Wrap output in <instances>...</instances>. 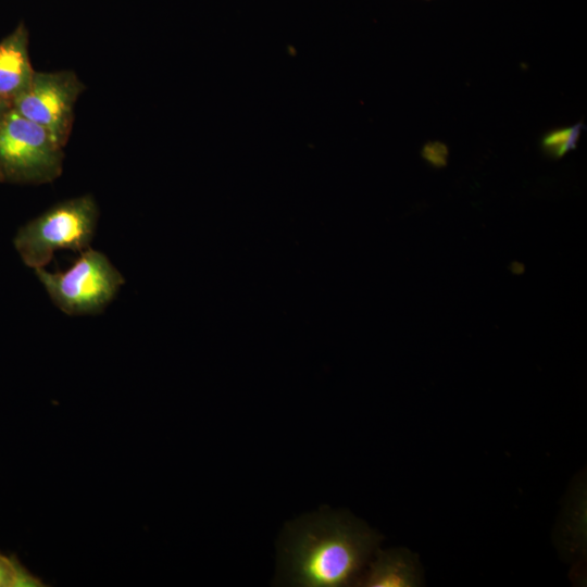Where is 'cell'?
I'll use <instances>...</instances> for the list:
<instances>
[{"instance_id": "obj_2", "label": "cell", "mask_w": 587, "mask_h": 587, "mask_svg": "<svg viewBox=\"0 0 587 587\" xmlns=\"http://www.w3.org/2000/svg\"><path fill=\"white\" fill-rule=\"evenodd\" d=\"M98 217L91 195L63 200L21 226L13 238L14 248L28 267H45L58 250L82 252L90 248Z\"/></svg>"}, {"instance_id": "obj_3", "label": "cell", "mask_w": 587, "mask_h": 587, "mask_svg": "<svg viewBox=\"0 0 587 587\" xmlns=\"http://www.w3.org/2000/svg\"><path fill=\"white\" fill-rule=\"evenodd\" d=\"M53 304L72 316L97 315L112 302L125 279L101 251L88 248L66 271L36 268Z\"/></svg>"}, {"instance_id": "obj_5", "label": "cell", "mask_w": 587, "mask_h": 587, "mask_svg": "<svg viewBox=\"0 0 587 587\" xmlns=\"http://www.w3.org/2000/svg\"><path fill=\"white\" fill-rule=\"evenodd\" d=\"M84 90L85 85L73 71L35 72L12 108L65 146L73 128L75 103Z\"/></svg>"}, {"instance_id": "obj_8", "label": "cell", "mask_w": 587, "mask_h": 587, "mask_svg": "<svg viewBox=\"0 0 587 587\" xmlns=\"http://www.w3.org/2000/svg\"><path fill=\"white\" fill-rule=\"evenodd\" d=\"M582 122L566 128L554 129L542 138L541 148L551 159H560L577 146L582 129Z\"/></svg>"}, {"instance_id": "obj_1", "label": "cell", "mask_w": 587, "mask_h": 587, "mask_svg": "<svg viewBox=\"0 0 587 587\" xmlns=\"http://www.w3.org/2000/svg\"><path fill=\"white\" fill-rule=\"evenodd\" d=\"M382 536L347 512L324 511L288 523L278 545V585H357Z\"/></svg>"}, {"instance_id": "obj_9", "label": "cell", "mask_w": 587, "mask_h": 587, "mask_svg": "<svg viewBox=\"0 0 587 587\" xmlns=\"http://www.w3.org/2000/svg\"><path fill=\"white\" fill-rule=\"evenodd\" d=\"M41 582L14 557L0 553V587H38Z\"/></svg>"}, {"instance_id": "obj_6", "label": "cell", "mask_w": 587, "mask_h": 587, "mask_svg": "<svg viewBox=\"0 0 587 587\" xmlns=\"http://www.w3.org/2000/svg\"><path fill=\"white\" fill-rule=\"evenodd\" d=\"M35 72L28 53V32L21 23L0 41V97L12 104Z\"/></svg>"}, {"instance_id": "obj_10", "label": "cell", "mask_w": 587, "mask_h": 587, "mask_svg": "<svg viewBox=\"0 0 587 587\" xmlns=\"http://www.w3.org/2000/svg\"><path fill=\"white\" fill-rule=\"evenodd\" d=\"M12 109L11 102L0 97V121L5 116V114Z\"/></svg>"}, {"instance_id": "obj_7", "label": "cell", "mask_w": 587, "mask_h": 587, "mask_svg": "<svg viewBox=\"0 0 587 587\" xmlns=\"http://www.w3.org/2000/svg\"><path fill=\"white\" fill-rule=\"evenodd\" d=\"M375 560L362 574L358 586L413 587L420 583L415 555L405 549L376 550Z\"/></svg>"}, {"instance_id": "obj_4", "label": "cell", "mask_w": 587, "mask_h": 587, "mask_svg": "<svg viewBox=\"0 0 587 587\" xmlns=\"http://www.w3.org/2000/svg\"><path fill=\"white\" fill-rule=\"evenodd\" d=\"M64 146L13 108L0 121V182L47 184L63 171Z\"/></svg>"}]
</instances>
